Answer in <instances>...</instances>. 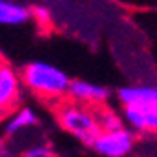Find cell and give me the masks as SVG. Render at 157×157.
<instances>
[{"label":"cell","mask_w":157,"mask_h":157,"mask_svg":"<svg viewBox=\"0 0 157 157\" xmlns=\"http://www.w3.org/2000/svg\"><path fill=\"white\" fill-rule=\"evenodd\" d=\"M21 77L25 90H28L39 99L56 105L67 99L71 78L60 67L49 62H30L21 69Z\"/></svg>","instance_id":"1"},{"label":"cell","mask_w":157,"mask_h":157,"mask_svg":"<svg viewBox=\"0 0 157 157\" xmlns=\"http://www.w3.org/2000/svg\"><path fill=\"white\" fill-rule=\"evenodd\" d=\"M56 122L66 133L75 136L86 146H92L94 140L101 135L99 120H97V109L77 105L69 99L56 105L54 110Z\"/></svg>","instance_id":"2"},{"label":"cell","mask_w":157,"mask_h":157,"mask_svg":"<svg viewBox=\"0 0 157 157\" xmlns=\"http://www.w3.org/2000/svg\"><path fill=\"white\" fill-rule=\"evenodd\" d=\"M25 92L23 77L21 71L15 69L11 64H4V67L0 69V116H11L21 103V97Z\"/></svg>","instance_id":"3"},{"label":"cell","mask_w":157,"mask_h":157,"mask_svg":"<svg viewBox=\"0 0 157 157\" xmlns=\"http://www.w3.org/2000/svg\"><path fill=\"white\" fill-rule=\"evenodd\" d=\"M67 99L77 103V105H82V107L103 109L107 105V101L110 99V90L103 84H97V82H92V81L73 78L71 84H69Z\"/></svg>","instance_id":"4"},{"label":"cell","mask_w":157,"mask_h":157,"mask_svg":"<svg viewBox=\"0 0 157 157\" xmlns=\"http://www.w3.org/2000/svg\"><path fill=\"white\" fill-rule=\"evenodd\" d=\"M133 146L135 135L125 127L120 131H103L92 144V148L101 157H125Z\"/></svg>","instance_id":"5"},{"label":"cell","mask_w":157,"mask_h":157,"mask_svg":"<svg viewBox=\"0 0 157 157\" xmlns=\"http://www.w3.org/2000/svg\"><path fill=\"white\" fill-rule=\"evenodd\" d=\"M124 107H157V86L135 84L122 86L116 92Z\"/></svg>","instance_id":"6"},{"label":"cell","mask_w":157,"mask_h":157,"mask_svg":"<svg viewBox=\"0 0 157 157\" xmlns=\"http://www.w3.org/2000/svg\"><path fill=\"white\" fill-rule=\"evenodd\" d=\"M124 120L140 133H157V107H124Z\"/></svg>","instance_id":"7"},{"label":"cell","mask_w":157,"mask_h":157,"mask_svg":"<svg viewBox=\"0 0 157 157\" xmlns=\"http://www.w3.org/2000/svg\"><path fill=\"white\" fill-rule=\"evenodd\" d=\"M32 21V8L21 2L11 0H0V25L6 26H19Z\"/></svg>","instance_id":"8"},{"label":"cell","mask_w":157,"mask_h":157,"mask_svg":"<svg viewBox=\"0 0 157 157\" xmlns=\"http://www.w3.org/2000/svg\"><path fill=\"white\" fill-rule=\"evenodd\" d=\"M37 124V112L32 107H21L17 109L6 122V135L13 136L25 129H30Z\"/></svg>","instance_id":"9"},{"label":"cell","mask_w":157,"mask_h":157,"mask_svg":"<svg viewBox=\"0 0 157 157\" xmlns=\"http://www.w3.org/2000/svg\"><path fill=\"white\" fill-rule=\"evenodd\" d=\"M97 120H99L101 133L103 131H120V129H124V120L114 110H110L107 107L97 109Z\"/></svg>","instance_id":"10"},{"label":"cell","mask_w":157,"mask_h":157,"mask_svg":"<svg viewBox=\"0 0 157 157\" xmlns=\"http://www.w3.org/2000/svg\"><path fill=\"white\" fill-rule=\"evenodd\" d=\"M32 8V21L37 25V26H41V28H47L51 26V10L43 4H37V6H30Z\"/></svg>","instance_id":"11"},{"label":"cell","mask_w":157,"mask_h":157,"mask_svg":"<svg viewBox=\"0 0 157 157\" xmlns=\"http://www.w3.org/2000/svg\"><path fill=\"white\" fill-rule=\"evenodd\" d=\"M23 157H56V155L49 144L41 142V144H34V146L26 148L23 151Z\"/></svg>","instance_id":"12"},{"label":"cell","mask_w":157,"mask_h":157,"mask_svg":"<svg viewBox=\"0 0 157 157\" xmlns=\"http://www.w3.org/2000/svg\"><path fill=\"white\" fill-rule=\"evenodd\" d=\"M4 64H6V62L2 60V56H0V69H2V67H4Z\"/></svg>","instance_id":"13"},{"label":"cell","mask_w":157,"mask_h":157,"mask_svg":"<svg viewBox=\"0 0 157 157\" xmlns=\"http://www.w3.org/2000/svg\"><path fill=\"white\" fill-rule=\"evenodd\" d=\"M0 120H2V116H0Z\"/></svg>","instance_id":"14"}]
</instances>
